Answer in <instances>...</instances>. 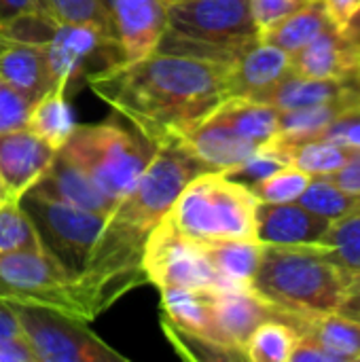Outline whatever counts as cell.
I'll use <instances>...</instances> for the list:
<instances>
[{
    "mask_svg": "<svg viewBox=\"0 0 360 362\" xmlns=\"http://www.w3.org/2000/svg\"><path fill=\"white\" fill-rule=\"evenodd\" d=\"M227 72V64L155 51L93 76L89 87L159 146L180 140L229 98Z\"/></svg>",
    "mask_w": 360,
    "mask_h": 362,
    "instance_id": "obj_1",
    "label": "cell"
},
{
    "mask_svg": "<svg viewBox=\"0 0 360 362\" xmlns=\"http://www.w3.org/2000/svg\"><path fill=\"white\" fill-rule=\"evenodd\" d=\"M348 280L323 244H263L250 288L289 320L337 312Z\"/></svg>",
    "mask_w": 360,
    "mask_h": 362,
    "instance_id": "obj_2",
    "label": "cell"
},
{
    "mask_svg": "<svg viewBox=\"0 0 360 362\" xmlns=\"http://www.w3.org/2000/svg\"><path fill=\"white\" fill-rule=\"evenodd\" d=\"M257 40L250 0H176L168 2L157 51L229 66Z\"/></svg>",
    "mask_w": 360,
    "mask_h": 362,
    "instance_id": "obj_3",
    "label": "cell"
},
{
    "mask_svg": "<svg viewBox=\"0 0 360 362\" xmlns=\"http://www.w3.org/2000/svg\"><path fill=\"white\" fill-rule=\"evenodd\" d=\"M257 206L248 187L223 172H202L187 182L166 216L199 242L257 240Z\"/></svg>",
    "mask_w": 360,
    "mask_h": 362,
    "instance_id": "obj_4",
    "label": "cell"
},
{
    "mask_svg": "<svg viewBox=\"0 0 360 362\" xmlns=\"http://www.w3.org/2000/svg\"><path fill=\"white\" fill-rule=\"evenodd\" d=\"M59 153L117 204L136 187L155 153V146L106 121L95 125H76Z\"/></svg>",
    "mask_w": 360,
    "mask_h": 362,
    "instance_id": "obj_5",
    "label": "cell"
},
{
    "mask_svg": "<svg viewBox=\"0 0 360 362\" xmlns=\"http://www.w3.org/2000/svg\"><path fill=\"white\" fill-rule=\"evenodd\" d=\"M0 299L91 322L76 278L42 248L0 255Z\"/></svg>",
    "mask_w": 360,
    "mask_h": 362,
    "instance_id": "obj_6",
    "label": "cell"
},
{
    "mask_svg": "<svg viewBox=\"0 0 360 362\" xmlns=\"http://www.w3.org/2000/svg\"><path fill=\"white\" fill-rule=\"evenodd\" d=\"M202 172L208 170H204V165L180 142L159 144L136 187L117 202L112 214L142 233H151L170 212L187 182Z\"/></svg>",
    "mask_w": 360,
    "mask_h": 362,
    "instance_id": "obj_7",
    "label": "cell"
},
{
    "mask_svg": "<svg viewBox=\"0 0 360 362\" xmlns=\"http://www.w3.org/2000/svg\"><path fill=\"white\" fill-rule=\"evenodd\" d=\"M19 204L36 229L40 248L79 278L87 267L110 212L74 208L34 191H28Z\"/></svg>",
    "mask_w": 360,
    "mask_h": 362,
    "instance_id": "obj_8",
    "label": "cell"
},
{
    "mask_svg": "<svg viewBox=\"0 0 360 362\" xmlns=\"http://www.w3.org/2000/svg\"><path fill=\"white\" fill-rule=\"evenodd\" d=\"M13 305V303H11ZM21 333L36 362H127L129 358L104 344L87 322L66 314L13 305Z\"/></svg>",
    "mask_w": 360,
    "mask_h": 362,
    "instance_id": "obj_9",
    "label": "cell"
},
{
    "mask_svg": "<svg viewBox=\"0 0 360 362\" xmlns=\"http://www.w3.org/2000/svg\"><path fill=\"white\" fill-rule=\"evenodd\" d=\"M42 49L53 87L66 91L125 62L121 42L108 30L91 23H59Z\"/></svg>",
    "mask_w": 360,
    "mask_h": 362,
    "instance_id": "obj_10",
    "label": "cell"
},
{
    "mask_svg": "<svg viewBox=\"0 0 360 362\" xmlns=\"http://www.w3.org/2000/svg\"><path fill=\"white\" fill-rule=\"evenodd\" d=\"M142 267L146 282L157 288H221L219 276L208 261L202 242L185 235L168 216L149 233Z\"/></svg>",
    "mask_w": 360,
    "mask_h": 362,
    "instance_id": "obj_11",
    "label": "cell"
},
{
    "mask_svg": "<svg viewBox=\"0 0 360 362\" xmlns=\"http://www.w3.org/2000/svg\"><path fill=\"white\" fill-rule=\"evenodd\" d=\"M272 318L286 322V316L263 301L252 288H214L212 293L214 346L225 358H244L252 331Z\"/></svg>",
    "mask_w": 360,
    "mask_h": 362,
    "instance_id": "obj_12",
    "label": "cell"
},
{
    "mask_svg": "<svg viewBox=\"0 0 360 362\" xmlns=\"http://www.w3.org/2000/svg\"><path fill=\"white\" fill-rule=\"evenodd\" d=\"M108 25L121 42L125 62L157 51L166 32V0H102Z\"/></svg>",
    "mask_w": 360,
    "mask_h": 362,
    "instance_id": "obj_13",
    "label": "cell"
},
{
    "mask_svg": "<svg viewBox=\"0 0 360 362\" xmlns=\"http://www.w3.org/2000/svg\"><path fill=\"white\" fill-rule=\"evenodd\" d=\"M57 151L28 127L0 134V178L13 199H21L47 174Z\"/></svg>",
    "mask_w": 360,
    "mask_h": 362,
    "instance_id": "obj_14",
    "label": "cell"
},
{
    "mask_svg": "<svg viewBox=\"0 0 360 362\" xmlns=\"http://www.w3.org/2000/svg\"><path fill=\"white\" fill-rule=\"evenodd\" d=\"M176 142H180L208 172H227L261 148L242 138L219 106Z\"/></svg>",
    "mask_w": 360,
    "mask_h": 362,
    "instance_id": "obj_15",
    "label": "cell"
},
{
    "mask_svg": "<svg viewBox=\"0 0 360 362\" xmlns=\"http://www.w3.org/2000/svg\"><path fill=\"white\" fill-rule=\"evenodd\" d=\"M291 72V55L272 42L257 40L246 47L227 72L229 98H261Z\"/></svg>",
    "mask_w": 360,
    "mask_h": 362,
    "instance_id": "obj_16",
    "label": "cell"
},
{
    "mask_svg": "<svg viewBox=\"0 0 360 362\" xmlns=\"http://www.w3.org/2000/svg\"><path fill=\"white\" fill-rule=\"evenodd\" d=\"M331 221L299 202L257 206V240L261 244H320Z\"/></svg>",
    "mask_w": 360,
    "mask_h": 362,
    "instance_id": "obj_17",
    "label": "cell"
},
{
    "mask_svg": "<svg viewBox=\"0 0 360 362\" xmlns=\"http://www.w3.org/2000/svg\"><path fill=\"white\" fill-rule=\"evenodd\" d=\"M360 66V45L327 25L291 55V70L310 78H352Z\"/></svg>",
    "mask_w": 360,
    "mask_h": 362,
    "instance_id": "obj_18",
    "label": "cell"
},
{
    "mask_svg": "<svg viewBox=\"0 0 360 362\" xmlns=\"http://www.w3.org/2000/svg\"><path fill=\"white\" fill-rule=\"evenodd\" d=\"M360 98L359 85L352 78H310L297 72H289L282 81H278L269 91H265L261 102L272 104L278 110H295L318 106L335 100Z\"/></svg>",
    "mask_w": 360,
    "mask_h": 362,
    "instance_id": "obj_19",
    "label": "cell"
},
{
    "mask_svg": "<svg viewBox=\"0 0 360 362\" xmlns=\"http://www.w3.org/2000/svg\"><path fill=\"white\" fill-rule=\"evenodd\" d=\"M32 191L42 197H49V199H55L74 208L93 210V212H110L117 206L59 151L51 168L47 170V174L40 178V182Z\"/></svg>",
    "mask_w": 360,
    "mask_h": 362,
    "instance_id": "obj_20",
    "label": "cell"
},
{
    "mask_svg": "<svg viewBox=\"0 0 360 362\" xmlns=\"http://www.w3.org/2000/svg\"><path fill=\"white\" fill-rule=\"evenodd\" d=\"M0 76L30 104L38 102L53 87L45 49L38 45L4 40L0 47Z\"/></svg>",
    "mask_w": 360,
    "mask_h": 362,
    "instance_id": "obj_21",
    "label": "cell"
},
{
    "mask_svg": "<svg viewBox=\"0 0 360 362\" xmlns=\"http://www.w3.org/2000/svg\"><path fill=\"white\" fill-rule=\"evenodd\" d=\"M295 333L312 337L333 362H360V322L342 316L337 312L310 316V318H289Z\"/></svg>",
    "mask_w": 360,
    "mask_h": 362,
    "instance_id": "obj_22",
    "label": "cell"
},
{
    "mask_svg": "<svg viewBox=\"0 0 360 362\" xmlns=\"http://www.w3.org/2000/svg\"><path fill=\"white\" fill-rule=\"evenodd\" d=\"M221 288H250L257 274L263 244L259 240H214L202 242Z\"/></svg>",
    "mask_w": 360,
    "mask_h": 362,
    "instance_id": "obj_23",
    "label": "cell"
},
{
    "mask_svg": "<svg viewBox=\"0 0 360 362\" xmlns=\"http://www.w3.org/2000/svg\"><path fill=\"white\" fill-rule=\"evenodd\" d=\"M360 98H346V100H335L318 106H308V108H295V110H280L278 117V134L272 142L278 146H295L314 138H320L323 132L331 125V121L350 104L359 102Z\"/></svg>",
    "mask_w": 360,
    "mask_h": 362,
    "instance_id": "obj_24",
    "label": "cell"
},
{
    "mask_svg": "<svg viewBox=\"0 0 360 362\" xmlns=\"http://www.w3.org/2000/svg\"><path fill=\"white\" fill-rule=\"evenodd\" d=\"M74 115L68 104V91L62 87H51L38 102L32 104L25 127L40 136L47 144L59 151L72 132L76 129Z\"/></svg>",
    "mask_w": 360,
    "mask_h": 362,
    "instance_id": "obj_25",
    "label": "cell"
},
{
    "mask_svg": "<svg viewBox=\"0 0 360 362\" xmlns=\"http://www.w3.org/2000/svg\"><path fill=\"white\" fill-rule=\"evenodd\" d=\"M219 110L242 138L257 146L272 142L278 134L280 110L267 102L252 98H227L219 104Z\"/></svg>",
    "mask_w": 360,
    "mask_h": 362,
    "instance_id": "obj_26",
    "label": "cell"
},
{
    "mask_svg": "<svg viewBox=\"0 0 360 362\" xmlns=\"http://www.w3.org/2000/svg\"><path fill=\"white\" fill-rule=\"evenodd\" d=\"M327 25H331V23H329V17L325 13L323 2L312 0L303 8H299L297 13L289 15L286 19H282L274 28L263 32L259 38L276 45L278 49L293 55L299 49H303L310 40H314Z\"/></svg>",
    "mask_w": 360,
    "mask_h": 362,
    "instance_id": "obj_27",
    "label": "cell"
},
{
    "mask_svg": "<svg viewBox=\"0 0 360 362\" xmlns=\"http://www.w3.org/2000/svg\"><path fill=\"white\" fill-rule=\"evenodd\" d=\"M284 151L289 153L291 165L308 172L310 176H333L337 170L344 168V163L352 157L356 148H350L346 144H339L327 138H314V140L289 146Z\"/></svg>",
    "mask_w": 360,
    "mask_h": 362,
    "instance_id": "obj_28",
    "label": "cell"
},
{
    "mask_svg": "<svg viewBox=\"0 0 360 362\" xmlns=\"http://www.w3.org/2000/svg\"><path fill=\"white\" fill-rule=\"evenodd\" d=\"M295 341V329L280 318H272L252 331L244 348V358L252 362H289Z\"/></svg>",
    "mask_w": 360,
    "mask_h": 362,
    "instance_id": "obj_29",
    "label": "cell"
},
{
    "mask_svg": "<svg viewBox=\"0 0 360 362\" xmlns=\"http://www.w3.org/2000/svg\"><path fill=\"white\" fill-rule=\"evenodd\" d=\"M320 244L342 272L348 276L360 274V208L331 221Z\"/></svg>",
    "mask_w": 360,
    "mask_h": 362,
    "instance_id": "obj_30",
    "label": "cell"
},
{
    "mask_svg": "<svg viewBox=\"0 0 360 362\" xmlns=\"http://www.w3.org/2000/svg\"><path fill=\"white\" fill-rule=\"evenodd\" d=\"M297 202L329 221L342 218L360 208V195L344 191L329 176H312L310 185Z\"/></svg>",
    "mask_w": 360,
    "mask_h": 362,
    "instance_id": "obj_31",
    "label": "cell"
},
{
    "mask_svg": "<svg viewBox=\"0 0 360 362\" xmlns=\"http://www.w3.org/2000/svg\"><path fill=\"white\" fill-rule=\"evenodd\" d=\"M40 248L36 229L19 202L0 206V255Z\"/></svg>",
    "mask_w": 360,
    "mask_h": 362,
    "instance_id": "obj_32",
    "label": "cell"
},
{
    "mask_svg": "<svg viewBox=\"0 0 360 362\" xmlns=\"http://www.w3.org/2000/svg\"><path fill=\"white\" fill-rule=\"evenodd\" d=\"M284 165H291L289 153L284 148H280L278 144L267 142L261 148H257L250 157H246L242 163H238L236 168H231L223 174L250 189L252 185L261 182L263 178L272 176L274 172L282 170Z\"/></svg>",
    "mask_w": 360,
    "mask_h": 362,
    "instance_id": "obj_33",
    "label": "cell"
},
{
    "mask_svg": "<svg viewBox=\"0 0 360 362\" xmlns=\"http://www.w3.org/2000/svg\"><path fill=\"white\" fill-rule=\"evenodd\" d=\"M312 176L295 165H284L282 170L274 172L272 176L263 178L261 182L252 185L250 191L259 202L265 204H286L297 202L306 187L310 185Z\"/></svg>",
    "mask_w": 360,
    "mask_h": 362,
    "instance_id": "obj_34",
    "label": "cell"
},
{
    "mask_svg": "<svg viewBox=\"0 0 360 362\" xmlns=\"http://www.w3.org/2000/svg\"><path fill=\"white\" fill-rule=\"evenodd\" d=\"M57 25H59V21H55L47 11L38 8V11L17 15L6 23H0V36L4 40H13V42L45 47L53 38Z\"/></svg>",
    "mask_w": 360,
    "mask_h": 362,
    "instance_id": "obj_35",
    "label": "cell"
},
{
    "mask_svg": "<svg viewBox=\"0 0 360 362\" xmlns=\"http://www.w3.org/2000/svg\"><path fill=\"white\" fill-rule=\"evenodd\" d=\"M40 6L59 23H91L112 34L102 0H40Z\"/></svg>",
    "mask_w": 360,
    "mask_h": 362,
    "instance_id": "obj_36",
    "label": "cell"
},
{
    "mask_svg": "<svg viewBox=\"0 0 360 362\" xmlns=\"http://www.w3.org/2000/svg\"><path fill=\"white\" fill-rule=\"evenodd\" d=\"M30 108V100L0 76V134L25 127Z\"/></svg>",
    "mask_w": 360,
    "mask_h": 362,
    "instance_id": "obj_37",
    "label": "cell"
},
{
    "mask_svg": "<svg viewBox=\"0 0 360 362\" xmlns=\"http://www.w3.org/2000/svg\"><path fill=\"white\" fill-rule=\"evenodd\" d=\"M329 23L346 38L360 45V0H320Z\"/></svg>",
    "mask_w": 360,
    "mask_h": 362,
    "instance_id": "obj_38",
    "label": "cell"
},
{
    "mask_svg": "<svg viewBox=\"0 0 360 362\" xmlns=\"http://www.w3.org/2000/svg\"><path fill=\"white\" fill-rule=\"evenodd\" d=\"M308 2L312 0H250V11L257 23L259 36L267 32L269 28H274L276 23H280L282 19H286L289 15L303 8Z\"/></svg>",
    "mask_w": 360,
    "mask_h": 362,
    "instance_id": "obj_39",
    "label": "cell"
},
{
    "mask_svg": "<svg viewBox=\"0 0 360 362\" xmlns=\"http://www.w3.org/2000/svg\"><path fill=\"white\" fill-rule=\"evenodd\" d=\"M320 138L346 144L350 148H360V100L346 106L331 121V125L323 132Z\"/></svg>",
    "mask_w": 360,
    "mask_h": 362,
    "instance_id": "obj_40",
    "label": "cell"
},
{
    "mask_svg": "<svg viewBox=\"0 0 360 362\" xmlns=\"http://www.w3.org/2000/svg\"><path fill=\"white\" fill-rule=\"evenodd\" d=\"M337 187H342L348 193L360 195V148L352 153V157L344 163L342 170H337L333 176H329Z\"/></svg>",
    "mask_w": 360,
    "mask_h": 362,
    "instance_id": "obj_41",
    "label": "cell"
},
{
    "mask_svg": "<svg viewBox=\"0 0 360 362\" xmlns=\"http://www.w3.org/2000/svg\"><path fill=\"white\" fill-rule=\"evenodd\" d=\"M289 362H333V358L312 337L297 333V341H295Z\"/></svg>",
    "mask_w": 360,
    "mask_h": 362,
    "instance_id": "obj_42",
    "label": "cell"
},
{
    "mask_svg": "<svg viewBox=\"0 0 360 362\" xmlns=\"http://www.w3.org/2000/svg\"><path fill=\"white\" fill-rule=\"evenodd\" d=\"M337 314L348 316L352 320L360 322V274L350 276L348 286H346V295L337 308Z\"/></svg>",
    "mask_w": 360,
    "mask_h": 362,
    "instance_id": "obj_43",
    "label": "cell"
},
{
    "mask_svg": "<svg viewBox=\"0 0 360 362\" xmlns=\"http://www.w3.org/2000/svg\"><path fill=\"white\" fill-rule=\"evenodd\" d=\"M23 337L15 308L0 299V339H19Z\"/></svg>",
    "mask_w": 360,
    "mask_h": 362,
    "instance_id": "obj_44",
    "label": "cell"
},
{
    "mask_svg": "<svg viewBox=\"0 0 360 362\" xmlns=\"http://www.w3.org/2000/svg\"><path fill=\"white\" fill-rule=\"evenodd\" d=\"M38 8H42L40 0H0V23H6L17 15L38 11Z\"/></svg>",
    "mask_w": 360,
    "mask_h": 362,
    "instance_id": "obj_45",
    "label": "cell"
},
{
    "mask_svg": "<svg viewBox=\"0 0 360 362\" xmlns=\"http://www.w3.org/2000/svg\"><path fill=\"white\" fill-rule=\"evenodd\" d=\"M6 202H17V199H13V195L8 193L6 185H4V182H2V178H0V206H2V204H6Z\"/></svg>",
    "mask_w": 360,
    "mask_h": 362,
    "instance_id": "obj_46",
    "label": "cell"
},
{
    "mask_svg": "<svg viewBox=\"0 0 360 362\" xmlns=\"http://www.w3.org/2000/svg\"><path fill=\"white\" fill-rule=\"evenodd\" d=\"M2 42H4V38H2V36H0V47H2Z\"/></svg>",
    "mask_w": 360,
    "mask_h": 362,
    "instance_id": "obj_47",
    "label": "cell"
},
{
    "mask_svg": "<svg viewBox=\"0 0 360 362\" xmlns=\"http://www.w3.org/2000/svg\"><path fill=\"white\" fill-rule=\"evenodd\" d=\"M166 2H176V0H166Z\"/></svg>",
    "mask_w": 360,
    "mask_h": 362,
    "instance_id": "obj_48",
    "label": "cell"
}]
</instances>
